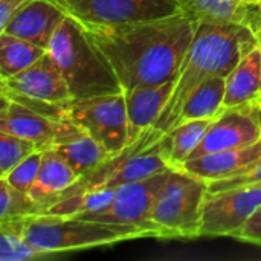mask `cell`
<instances>
[{
    "label": "cell",
    "instance_id": "15",
    "mask_svg": "<svg viewBox=\"0 0 261 261\" xmlns=\"http://www.w3.org/2000/svg\"><path fill=\"white\" fill-rule=\"evenodd\" d=\"M261 158V139L246 147L229 148L188 159L180 170L205 180H220L251 168Z\"/></svg>",
    "mask_w": 261,
    "mask_h": 261
},
{
    "label": "cell",
    "instance_id": "4",
    "mask_svg": "<svg viewBox=\"0 0 261 261\" xmlns=\"http://www.w3.org/2000/svg\"><path fill=\"white\" fill-rule=\"evenodd\" d=\"M21 228L24 239L43 257L154 237V231L145 226L118 225L46 214L24 217Z\"/></svg>",
    "mask_w": 261,
    "mask_h": 261
},
{
    "label": "cell",
    "instance_id": "23",
    "mask_svg": "<svg viewBox=\"0 0 261 261\" xmlns=\"http://www.w3.org/2000/svg\"><path fill=\"white\" fill-rule=\"evenodd\" d=\"M214 119H194L176 125L167 135L170 136V161L173 168L180 170L200 145L206 130Z\"/></svg>",
    "mask_w": 261,
    "mask_h": 261
},
{
    "label": "cell",
    "instance_id": "9",
    "mask_svg": "<svg viewBox=\"0 0 261 261\" xmlns=\"http://www.w3.org/2000/svg\"><path fill=\"white\" fill-rule=\"evenodd\" d=\"M170 170H165L162 173H158L142 180L125 182L118 185L115 191V197L109 206L96 213L81 214L78 216V219L118 223V225H138L153 229L150 226V213L158 193L161 191L162 185L165 184L170 174ZM154 239H156V232H154Z\"/></svg>",
    "mask_w": 261,
    "mask_h": 261
},
{
    "label": "cell",
    "instance_id": "17",
    "mask_svg": "<svg viewBox=\"0 0 261 261\" xmlns=\"http://www.w3.org/2000/svg\"><path fill=\"white\" fill-rule=\"evenodd\" d=\"M50 148L57 151L80 177L112 156L96 139L70 119L64 122Z\"/></svg>",
    "mask_w": 261,
    "mask_h": 261
},
{
    "label": "cell",
    "instance_id": "32",
    "mask_svg": "<svg viewBox=\"0 0 261 261\" xmlns=\"http://www.w3.org/2000/svg\"><path fill=\"white\" fill-rule=\"evenodd\" d=\"M243 107H246L251 113H254V116L258 119L261 122V95L258 98H255L251 104H248V106H243Z\"/></svg>",
    "mask_w": 261,
    "mask_h": 261
},
{
    "label": "cell",
    "instance_id": "18",
    "mask_svg": "<svg viewBox=\"0 0 261 261\" xmlns=\"http://www.w3.org/2000/svg\"><path fill=\"white\" fill-rule=\"evenodd\" d=\"M78 179L80 176L57 151L52 148L44 150L38 176L28 193L35 203L38 214L57 203L61 194Z\"/></svg>",
    "mask_w": 261,
    "mask_h": 261
},
{
    "label": "cell",
    "instance_id": "24",
    "mask_svg": "<svg viewBox=\"0 0 261 261\" xmlns=\"http://www.w3.org/2000/svg\"><path fill=\"white\" fill-rule=\"evenodd\" d=\"M116 187L89 191V193H78L69 197H64L44 210L41 214L46 216H57V217H78L86 213H96L109 206L115 197Z\"/></svg>",
    "mask_w": 261,
    "mask_h": 261
},
{
    "label": "cell",
    "instance_id": "8",
    "mask_svg": "<svg viewBox=\"0 0 261 261\" xmlns=\"http://www.w3.org/2000/svg\"><path fill=\"white\" fill-rule=\"evenodd\" d=\"M81 24H122L184 11L177 0H54Z\"/></svg>",
    "mask_w": 261,
    "mask_h": 261
},
{
    "label": "cell",
    "instance_id": "1",
    "mask_svg": "<svg viewBox=\"0 0 261 261\" xmlns=\"http://www.w3.org/2000/svg\"><path fill=\"white\" fill-rule=\"evenodd\" d=\"M197 24L184 9L161 18L83 28L112 64L122 89L133 90L176 78Z\"/></svg>",
    "mask_w": 261,
    "mask_h": 261
},
{
    "label": "cell",
    "instance_id": "29",
    "mask_svg": "<svg viewBox=\"0 0 261 261\" xmlns=\"http://www.w3.org/2000/svg\"><path fill=\"white\" fill-rule=\"evenodd\" d=\"M261 185V158L248 170L243 173L220 179V180H211L208 182V193H219V191H228V190H237V188H249V187H258Z\"/></svg>",
    "mask_w": 261,
    "mask_h": 261
},
{
    "label": "cell",
    "instance_id": "16",
    "mask_svg": "<svg viewBox=\"0 0 261 261\" xmlns=\"http://www.w3.org/2000/svg\"><path fill=\"white\" fill-rule=\"evenodd\" d=\"M174 81L176 78L154 86L124 90L128 116V144L154 125L171 96Z\"/></svg>",
    "mask_w": 261,
    "mask_h": 261
},
{
    "label": "cell",
    "instance_id": "28",
    "mask_svg": "<svg viewBox=\"0 0 261 261\" xmlns=\"http://www.w3.org/2000/svg\"><path fill=\"white\" fill-rule=\"evenodd\" d=\"M43 151L44 150H37L34 151L31 156H28L23 162H20L17 167H14L6 176L0 177L3 180H6L11 187L29 193L31 187L34 185L40 167H41V161H43Z\"/></svg>",
    "mask_w": 261,
    "mask_h": 261
},
{
    "label": "cell",
    "instance_id": "5",
    "mask_svg": "<svg viewBox=\"0 0 261 261\" xmlns=\"http://www.w3.org/2000/svg\"><path fill=\"white\" fill-rule=\"evenodd\" d=\"M170 168H173L170 136L150 127L124 150L109 156L92 171L81 176L67 190V194L113 188L125 182L151 177Z\"/></svg>",
    "mask_w": 261,
    "mask_h": 261
},
{
    "label": "cell",
    "instance_id": "30",
    "mask_svg": "<svg viewBox=\"0 0 261 261\" xmlns=\"http://www.w3.org/2000/svg\"><path fill=\"white\" fill-rule=\"evenodd\" d=\"M236 240L251 245L261 246V206L257 208V211L248 219V222L234 234Z\"/></svg>",
    "mask_w": 261,
    "mask_h": 261
},
{
    "label": "cell",
    "instance_id": "31",
    "mask_svg": "<svg viewBox=\"0 0 261 261\" xmlns=\"http://www.w3.org/2000/svg\"><path fill=\"white\" fill-rule=\"evenodd\" d=\"M31 0H0V32L6 28L11 18Z\"/></svg>",
    "mask_w": 261,
    "mask_h": 261
},
{
    "label": "cell",
    "instance_id": "3",
    "mask_svg": "<svg viewBox=\"0 0 261 261\" xmlns=\"http://www.w3.org/2000/svg\"><path fill=\"white\" fill-rule=\"evenodd\" d=\"M47 52L60 67L73 99L124 92L112 64L78 20L69 15L64 18L54 34Z\"/></svg>",
    "mask_w": 261,
    "mask_h": 261
},
{
    "label": "cell",
    "instance_id": "7",
    "mask_svg": "<svg viewBox=\"0 0 261 261\" xmlns=\"http://www.w3.org/2000/svg\"><path fill=\"white\" fill-rule=\"evenodd\" d=\"M67 118L96 139L110 154L128 145V116L125 95L110 93L73 99L66 109Z\"/></svg>",
    "mask_w": 261,
    "mask_h": 261
},
{
    "label": "cell",
    "instance_id": "2",
    "mask_svg": "<svg viewBox=\"0 0 261 261\" xmlns=\"http://www.w3.org/2000/svg\"><path fill=\"white\" fill-rule=\"evenodd\" d=\"M257 44V35L249 26L199 20L191 46L176 75L171 96L153 127L167 135L179 119L188 96L214 76L226 78L243 55Z\"/></svg>",
    "mask_w": 261,
    "mask_h": 261
},
{
    "label": "cell",
    "instance_id": "14",
    "mask_svg": "<svg viewBox=\"0 0 261 261\" xmlns=\"http://www.w3.org/2000/svg\"><path fill=\"white\" fill-rule=\"evenodd\" d=\"M66 17L67 14L54 0H31L11 18L2 32L47 49L54 34Z\"/></svg>",
    "mask_w": 261,
    "mask_h": 261
},
{
    "label": "cell",
    "instance_id": "25",
    "mask_svg": "<svg viewBox=\"0 0 261 261\" xmlns=\"http://www.w3.org/2000/svg\"><path fill=\"white\" fill-rule=\"evenodd\" d=\"M23 219L0 222V260L2 261H28L34 258H44L24 239L23 228H21Z\"/></svg>",
    "mask_w": 261,
    "mask_h": 261
},
{
    "label": "cell",
    "instance_id": "11",
    "mask_svg": "<svg viewBox=\"0 0 261 261\" xmlns=\"http://www.w3.org/2000/svg\"><path fill=\"white\" fill-rule=\"evenodd\" d=\"M0 81V89L15 92L31 99L54 104H69L73 101L69 86L49 52H46L23 72Z\"/></svg>",
    "mask_w": 261,
    "mask_h": 261
},
{
    "label": "cell",
    "instance_id": "10",
    "mask_svg": "<svg viewBox=\"0 0 261 261\" xmlns=\"http://www.w3.org/2000/svg\"><path fill=\"white\" fill-rule=\"evenodd\" d=\"M261 206V185L208 193L202 211L200 237H234Z\"/></svg>",
    "mask_w": 261,
    "mask_h": 261
},
{
    "label": "cell",
    "instance_id": "27",
    "mask_svg": "<svg viewBox=\"0 0 261 261\" xmlns=\"http://www.w3.org/2000/svg\"><path fill=\"white\" fill-rule=\"evenodd\" d=\"M37 150L38 148L32 141L0 132V177L6 176L14 167Z\"/></svg>",
    "mask_w": 261,
    "mask_h": 261
},
{
    "label": "cell",
    "instance_id": "34",
    "mask_svg": "<svg viewBox=\"0 0 261 261\" xmlns=\"http://www.w3.org/2000/svg\"><path fill=\"white\" fill-rule=\"evenodd\" d=\"M257 11H258V17H260V23H261V0H258V2H257Z\"/></svg>",
    "mask_w": 261,
    "mask_h": 261
},
{
    "label": "cell",
    "instance_id": "6",
    "mask_svg": "<svg viewBox=\"0 0 261 261\" xmlns=\"http://www.w3.org/2000/svg\"><path fill=\"white\" fill-rule=\"evenodd\" d=\"M208 184L184 170L171 168L158 193L151 213L150 226L156 239L184 240L200 237L202 211Z\"/></svg>",
    "mask_w": 261,
    "mask_h": 261
},
{
    "label": "cell",
    "instance_id": "20",
    "mask_svg": "<svg viewBox=\"0 0 261 261\" xmlns=\"http://www.w3.org/2000/svg\"><path fill=\"white\" fill-rule=\"evenodd\" d=\"M261 95V49L257 44L226 76L225 109L243 107Z\"/></svg>",
    "mask_w": 261,
    "mask_h": 261
},
{
    "label": "cell",
    "instance_id": "22",
    "mask_svg": "<svg viewBox=\"0 0 261 261\" xmlns=\"http://www.w3.org/2000/svg\"><path fill=\"white\" fill-rule=\"evenodd\" d=\"M47 49L20 37L0 34V80L11 78L41 58Z\"/></svg>",
    "mask_w": 261,
    "mask_h": 261
},
{
    "label": "cell",
    "instance_id": "33",
    "mask_svg": "<svg viewBox=\"0 0 261 261\" xmlns=\"http://www.w3.org/2000/svg\"><path fill=\"white\" fill-rule=\"evenodd\" d=\"M255 35H257V40H258V46H260V49H261V28L255 32Z\"/></svg>",
    "mask_w": 261,
    "mask_h": 261
},
{
    "label": "cell",
    "instance_id": "12",
    "mask_svg": "<svg viewBox=\"0 0 261 261\" xmlns=\"http://www.w3.org/2000/svg\"><path fill=\"white\" fill-rule=\"evenodd\" d=\"M261 139V122L246 107L225 109L206 130L190 159L229 148H240Z\"/></svg>",
    "mask_w": 261,
    "mask_h": 261
},
{
    "label": "cell",
    "instance_id": "21",
    "mask_svg": "<svg viewBox=\"0 0 261 261\" xmlns=\"http://www.w3.org/2000/svg\"><path fill=\"white\" fill-rule=\"evenodd\" d=\"M225 92H226L225 76H214L202 83L188 96L174 127L182 122L194 121V119H217L225 112Z\"/></svg>",
    "mask_w": 261,
    "mask_h": 261
},
{
    "label": "cell",
    "instance_id": "13",
    "mask_svg": "<svg viewBox=\"0 0 261 261\" xmlns=\"http://www.w3.org/2000/svg\"><path fill=\"white\" fill-rule=\"evenodd\" d=\"M67 119H50L15 99L2 96L0 132L32 141L38 150H47L52 147Z\"/></svg>",
    "mask_w": 261,
    "mask_h": 261
},
{
    "label": "cell",
    "instance_id": "19",
    "mask_svg": "<svg viewBox=\"0 0 261 261\" xmlns=\"http://www.w3.org/2000/svg\"><path fill=\"white\" fill-rule=\"evenodd\" d=\"M180 6L197 20L239 23L249 26L254 32L260 29L257 11L258 0H177Z\"/></svg>",
    "mask_w": 261,
    "mask_h": 261
},
{
    "label": "cell",
    "instance_id": "26",
    "mask_svg": "<svg viewBox=\"0 0 261 261\" xmlns=\"http://www.w3.org/2000/svg\"><path fill=\"white\" fill-rule=\"evenodd\" d=\"M35 214H38V210L29 194L0 179V222L23 219Z\"/></svg>",
    "mask_w": 261,
    "mask_h": 261
}]
</instances>
